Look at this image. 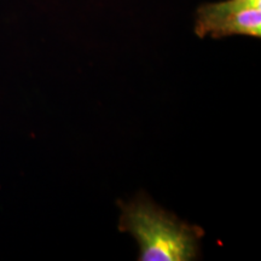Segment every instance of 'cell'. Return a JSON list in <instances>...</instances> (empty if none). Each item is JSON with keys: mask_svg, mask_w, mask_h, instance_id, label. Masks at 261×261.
Masks as SVG:
<instances>
[{"mask_svg": "<svg viewBox=\"0 0 261 261\" xmlns=\"http://www.w3.org/2000/svg\"><path fill=\"white\" fill-rule=\"evenodd\" d=\"M120 231L133 234L140 247V261H190L197 259L203 230L179 220L149 198L120 203Z\"/></svg>", "mask_w": 261, "mask_h": 261, "instance_id": "6da1fadb", "label": "cell"}, {"mask_svg": "<svg viewBox=\"0 0 261 261\" xmlns=\"http://www.w3.org/2000/svg\"><path fill=\"white\" fill-rule=\"evenodd\" d=\"M195 33L198 38L231 35L261 37V0H225L197 9Z\"/></svg>", "mask_w": 261, "mask_h": 261, "instance_id": "7a4b0ae2", "label": "cell"}]
</instances>
